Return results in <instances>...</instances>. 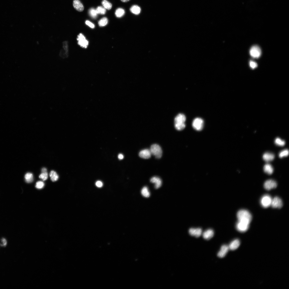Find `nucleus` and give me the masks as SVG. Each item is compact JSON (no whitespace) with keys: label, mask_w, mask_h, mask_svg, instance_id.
Returning a JSON list of instances; mask_svg holds the SVG:
<instances>
[{"label":"nucleus","mask_w":289,"mask_h":289,"mask_svg":"<svg viewBox=\"0 0 289 289\" xmlns=\"http://www.w3.org/2000/svg\"><path fill=\"white\" fill-rule=\"evenodd\" d=\"M186 120L185 115L182 114H178L175 119V126L178 131L183 130L185 128V122Z\"/></svg>","instance_id":"nucleus-1"},{"label":"nucleus","mask_w":289,"mask_h":289,"mask_svg":"<svg viewBox=\"0 0 289 289\" xmlns=\"http://www.w3.org/2000/svg\"><path fill=\"white\" fill-rule=\"evenodd\" d=\"M237 217L238 221H242L250 224L252 216L250 212L245 210H241L238 211Z\"/></svg>","instance_id":"nucleus-2"},{"label":"nucleus","mask_w":289,"mask_h":289,"mask_svg":"<svg viewBox=\"0 0 289 289\" xmlns=\"http://www.w3.org/2000/svg\"><path fill=\"white\" fill-rule=\"evenodd\" d=\"M151 154L157 159L161 158L162 155V149L160 146L154 144L151 146L150 149Z\"/></svg>","instance_id":"nucleus-3"},{"label":"nucleus","mask_w":289,"mask_h":289,"mask_svg":"<svg viewBox=\"0 0 289 289\" xmlns=\"http://www.w3.org/2000/svg\"><path fill=\"white\" fill-rule=\"evenodd\" d=\"M272 198L269 195H265L261 198L260 203L262 207L265 208H268L271 206Z\"/></svg>","instance_id":"nucleus-4"},{"label":"nucleus","mask_w":289,"mask_h":289,"mask_svg":"<svg viewBox=\"0 0 289 289\" xmlns=\"http://www.w3.org/2000/svg\"><path fill=\"white\" fill-rule=\"evenodd\" d=\"M204 125V121L201 118H196L193 121L192 125L193 127L197 131H201L203 129Z\"/></svg>","instance_id":"nucleus-5"},{"label":"nucleus","mask_w":289,"mask_h":289,"mask_svg":"<svg viewBox=\"0 0 289 289\" xmlns=\"http://www.w3.org/2000/svg\"><path fill=\"white\" fill-rule=\"evenodd\" d=\"M60 56L62 58H65L69 56V45L67 41H64L63 44V48L61 50Z\"/></svg>","instance_id":"nucleus-6"},{"label":"nucleus","mask_w":289,"mask_h":289,"mask_svg":"<svg viewBox=\"0 0 289 289\" xmlns=\"http://www.w3.org/2000/svg\"><path fill=\"white\" fill-rule=\"evenodd\" d=\"M250 224L241 221H238L236 224V228L239 231L244 232L248 230Z\"/></svg>","instance_id":"nucleus-7"},{"label":"nucleus","mask_w":289,"mask_h":289,"mask_svg":"<svg viewBox=\"0 0 289 289\" xmlns=\"http://www.w3.org/2000/svg\"><path fill=\"white\" fill-rule=\"evenodd\" d=\"M250 52L251 56L252 57L254 58H258L261 56V50L259 46L254 45L251 47Z\"/></svg>","instance_id":"nucleus-8"},{"label":"nucleus","mask_w":289,"mask_h":289,"mask_svg":"<svg viewBox=\"0 0 289 289\" xmlns=\"http://www.w3.org/2000/svg\"><path fill=\"white\" fill-rule=\"evenodd\" d=\"M283 206L281 199L278 197H275L272 199L271 205L273 208H280Z\"/></svg>","instance_id":"nucleus-9"},{"label":"nucleus","mask_w":289,"mask_h":289,"mask_svg":"<svg viewBox=\"0 0 289 289\" xmlns=\"http://www.w3.org/2000/svg\"><path fill=\"white\" fill-rule=\"evenodd\" d=\"M77 40L78 44L81 47L86 48L88 45V41L84 36L82 33H80L78 36Z\"/></svg>","instance_id":"nucleus-10"},{"label":"nucleus","mask_w":289,"mask_h":289,"mask_svg":"<svg viewBox=\"0 0 289 289\" xmlns=\"http://www.w3.org/2000/svg\"><path fill=\"white\" fill-rule=\"evenodd\" d=\"M277 186V183L276 182L272 180H270L266 181L264 185L265 188L268 190H269L272 189L276 188Z\"/></svg>","instance_id":"nucleus-11"},{"label":"nucleus","mask_w":289,"mask_h":289,"mask_svg":"<svg viewBox=\"0 0 289 289\" xmlns=\"http://www.w3.org/2000/svg\"><path fill=\"white\" fill-rule=\"evenodd\" d=\"M190 234L196 237H200L202 234V231L200 228H191L189 231Z\"/></svg>","instance_id":"nucleus-12"},{"label":"nucleus","mask_w":289,"mask_h":289,"mask_svg":"<svg viewBox=\"0 0 289 289\" xmlns=\"http://www.w3.org/2000/svg\"><path fill=\"white\" fill-rule=\"evenodd\" d=\"M229 250L228 246L224 245L222 246L220 250L218 252V256L220 258H223L226 255Z\"/></svg>","instance_id":"nucleus-13"},{"label":"nucleus","mask_w":289,"mask_h":289,"mask_svg":"<svg viewBox=\"0 0 289 289\" xmlns=\"http://www.w3.org/2000/svg\"><path fill=\"white\" fill-rule=\"evenodd\" d=\"M150 182L155 184V187L156 189L160 188L162 184V182L161 179L156 176L154 177L151 178L150 180Z\"/></svg>","instance_id":"nucleus-14"},{"label":"nucleus","mask_w":289,"mask_h":289,"mask_svg":"<svg viewBox=\"0 0 289 289\" xmlns=\"http://www.w3.org/2000/svg\"><path fill=\"white\" fill-rule=\"evenodd\" d=\"M152 155L150 150L148 149H144L141 150L139 153V156L143 159H148Z\"/></svg>","instance_id":"nucleus-15"},{"label":"nucleus","mask_w":289,"mask_h":289,"mask_svg":"<svg viewBox=\"0 0 289 289\" xmlns=\"http://www.w3.org/2000/svg\"><path fill=\"white\" fill-rule=\"evenodd\" d=\"M240 244V242L239 240L236 239L233 241L228 246L229 250L234 251L237 249Z\"/></svg>","instance_id":"nucleus-16"},{"label":"nucleus","mask_w":289,"mask_h":289,"mask_svg":"<svg viewBox=\"0 0 289 289\" xmlns=\"http://www.w3.org/2000/svg\"><path fill=\"white\" fill-rule=\"evenodd\" d=\"M73 5L74 8L77 11L80 12L83 11L84 6L79 0H74Z\"/></svg>","instance_id":"nucleus-17"},{"label":"nucleus","mask_w":289,"mask_h":289,"mask_svg":"<svg viewBox=\"0 0 289 289\" xmlns=\"http://www.w3.org/2000/svg\"><path fill=\"white\" fill-rule=\"evenodd\" d=\"M214 232L211 229H209L205 231L203 233V238L206 240H209L214 235Z\"/></svg>","instance_id":"nucleus-18"},{"label":"nucleus","mask_w":289,"mask_h":289,"mask_svg":"<svg viewBox=\"0 0 289 289\" xmlns=\"http://www.w3.org/2000/svg\"><path fill=\"white\" fill-rule=\"evenodd\" d=\"M274 155L270 152L265 153L263 156V159L267 162H269L273 160L274 159Z\"/></svg>","instance_id":"nucleus-19"},{"label":"nucleus","mask_w":289,"mask_h":289,"mask_svg":"<svg viewBox=\"0 0 289 289\" xmlns=\"http://www.w3.org/2000/svg\"><path fill=\"white\" fill-rule=\"evenodd\" d=\"M264 170L265 173L269 174H272L274 171V169L271 165L269 164H266L264 167Z\"/></svg>","instance_id":"nucleus-20"},{"label":"nucleus","mask_w":289,"mask_h":289,"mask_svg":"<svg viewBox=\"0 0 289 289\" xmlns=\"http://www.w3.org/2000/svg\"><path fill=\"white\" fill-rule=\"evenodd\" d=\"M130 10L131 12L136 15L139 14L141 11V8L139 6L137 5H134L132 6L130 8Z\"/></svg>","instance_id":"nucleus-21"},{"label":"nucleus","mask_w":289,"mask_h":289,"mask_svg":"<svg viewBox=\"0 0 289 289\" xmlns=\"http://www.w3.org/2000/svg\"><path fill=\"white\" fill-rule=\"evenodd\" d=\"M125 11L123 8H119L117 9L115 12L116 16L117 18H121L124 15Z\"/></svg>","instance_id":"nucleus-22"},{"label":"nucleus","mask_w":289,"mask_h":289,"mask_svg":"<svg viewBox=\"0 0 289 289\" xmlns=\"http://www.w3.org/2000/svg\"><path fill=\"white\" fill-rule=\"evenodd\" d=\"M49 175L51 180L53 182H55L58 180L59 176L55 171H51Z\"/></svg>","instance_id":"nucleus-23"},{"label":"nucleus","mask_w":289,"mask_h":289,"mask_svg":"<svg viewBox=\"0 0 289 289\" xmlns=\"http://www.w3.org/2000/svg\"><path fill=\"white\" fill-rule=\"evenodd\" d=\"M141 193L143 197L146 198H148L150 196V192L147 187H144L142 189Z\"/></svg>","instance_id":"nucleus-24"},{"label":"nucleus","mask_w":289,"mask_h":289,"mask_svg":"<svg viewBox=\"0 0 289 289\" xmlns=\"http://www.w3.org/2000/svg\"><path fill=\"white\" fill-rule=\"evenodd\" d=\"M25 178L27 183H29L32 182L33 180V174L31 173H27L25 176Z\"/></svg>","instance_id":"nucleus-25"},{"label":"nucleus","mask_w":289,"mask_h":289,"mask_svg":"<svg viewBox=\"0 0 289 289\" xmlns=\"http://www.w3.org/2000/svg\"><path fill=\"white\" fill-rule=\"evenodd\" d=\"M101 4L104 7L108 10L111 9L112 8V4L106 0H103Z\"/></svg>","instance_id":"nucleus-26"},{"label":"nucleus","mask_w":289,"mask_h":289,"mask_svg":"<svg viewBox=\"0 0 289 289\" xmlns=\"http://www.w3.org/2000/svg\"><path fill=\"white\" fill-rule=\"evenodd\" d=\"M96 10L98 14L104 15L105 14L106 12V9L104 7L101 6H98Z\"/></svg>","instance_id":"nucleus-27"},{"label":"nucleus","mask_w":289,"mask_h":289,"mask_svg":"<svg viewBox=\"0 0 289 289\" xmlns=\"http://www.w3.org/2000/svg\"><path fill=\"white\" fill-rule=\"evenodd\" d=\"M89 15L94 19H96L97 18L98 14L96 9L93 8H91L89 9Z\"/></svg>","instance_id":"nucleus-28"},{"label":"nucleus","mask_w":289,"mask_h":289,"mask_svg":"<svg viewBox=\"0 0 289 289\" xmlns=\"http://www.w3.org/2000/svg\"><path fill=\"white\" fill-rule=\"evenodd\" d=\"M108 22L107 18L104 17L101 19L99 21L98 24L100 27L104 26L106 25Z\"/></svg>","instance_id":"nucleus-29"},{"label":"nucleus","mask_w":289,"mask_h":289,"mask_svg":"<svg viewBox=\"0 0 289 289\" xmlns=\"http://www.w3.org/2000/svg\"><path fill=\"white\" fill-rule=\"evenodd\" d=\"M275 143L277 145L280 146H284L285 144V142L284 141L278 138L275 139Z\"/></svg>","instance_id":"nucleus-30"},{"label":"nucleus","mask_w":289,"mask_h":289,"mask_svg":"<svg viewBox=\"0 0 289 289\" xmlns=\"http://www.w3.org/2000/svg\"><path fill=\"white\" fill-rule=\"evenodd\" d=\"M289 154L288 150L285 149L281 151L279 154V156L280 158L287 156Z\"/></svg>","instance_id":"nucleus-31"},{"label":"nucleus","mask_w":289,"mask_h":289,"mask_svg":"<svg viewBox=\"0 0 289 289\" xmlns=\"http://www.w3.org/2000/svg\"><path fill=\"white\" fill-rule=\"evenodd\" d=\"M44 183L43 182L39 181L36 183V187L38 189H41L43 188L44 186Z\"/></svg>","instance_id":"nucleus-32"},{"label":"nucleus","mask_w":289,"mask_h":289,"mask_svg":"<svg viewBox=\"0 0 289 289\" xmlns=\"http://www.w3.org/2000/svg\"><path fill=\"white\" fill-rule=\"evenodd\" d=\"M39 178L42 179L43 181L46 180L48 177V173L47 172L42 173L39 176Z\"/></svg>","instance_id":"nucleus-33"},{"label":"nucleus","mask_w":289,"mask_h":289,"mask_svg":"<svg viewBox=\"0 0 289 289\" xmlns=\"http://www.w3.org/2000/svg\"><path fill=\"white\" fill-rule=\"evenodd\" d=\"M250 66L252 69L255 68L257 66V64L255 62L251 61L250 63Z\"/></svg>","instance_id":"nucleus-34"},{"label":"nucleus","mask_w":289,"mask_h":289,"mask_svg":"<svg viewBox=\"0 0 289 289\" xmlns=\"http://www.w3.org/2000/svg\"><path fill=\"white\" fill-rule=\"evenodd\" d=\"M86 24L90 27L91 28H95V25L89 21L88 20H86Z\"/></svg>","instance_id":"nucleus-35"},{"label":"nucleus","mask_w":289,"mask_h":289,"mask_svg":"<svg viewBox=\"0 0 289 289\" xmlns=\"http://www.w3.org/2000/svg\"><path fill=\"white\" fill-rule=\"evenodd\" d=\"M96 185L98 187L100 188L103 186V184L101 181H98L96 182Z\"/></svg>","instance_id":"nucleus-36"},{"label":"nucleus","mask_w":289,"mask_h":289,"mask_svg":"<svg viewBox=\"0 0 289 289\" xmlns=\"http://www.w3.org/2000/svg\"><path fill=\"white\" fill-rule=\"evenodd\" d=\"M1 241L2 242H3V244H1V245L2 246H6L7 245V241L6 239L5 238H3L2 239Z\"/></svg>","instance_id":"nucleus-37"},{"label":"nucleus","mask_w":289,"mask_h":289,"mask_svg":"<svg viewBox=\"0 0 289 289\" xmlns=\"http://www.w3.org/2000/svg\"><path fill=\"white\" fill-rule=\"evenodd\" d=\"M118 158L120 160H122L123 159L124 156L123 155L120 154L118 156Z\"/></svg>","instance_id":"nucleus-38"},{"label":"nucleus","mask_w":289,"mask_h":289,"mask_svg":"<svg viewBox=\"0 0 289 289\" xmlns=\"http://www.w3.org/2000/svg\"><path fill=\"white\" fill-rule=\"evenodd\" d=\"M47 169L45 168H43L42 169V173H44L47 172Z\"/></svg>","instance_id":"nucleus-39"},{"label":"nucleus","mask_w":289,"mask_h":289,"mask_svg":"<svg viewBox=\"0 0 289 289\" xmlns=\"http://www.w3.org/2000/svg\"><path fill=\"white\" fill-rule=\"evenodd\" d=\"M130 0H121V1L123 2L126 3L128 2Z\"/></svg>","instance_id":"nucleus-40"}]
</instances>
